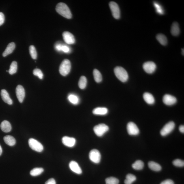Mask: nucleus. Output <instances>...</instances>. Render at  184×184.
Wrapping results in <instances>:
<instances>
[{
    "instance_id": "34",
    "label": "nucleus",
    "mask_w": 184,
    "mask_h": 184,
    "mask_svg": "<svg viewBox=\"0 0 184 184\" xmlns=\"http://www.w3.org/2000/svg\"><path fill=\"white\" fill-rule=\"evenodd\" d=\"M33 75L38 77L39 79H42L43 78V74L40 69H35L33 70Z\"/></svg>"
},
{
    "instance_id": "30",
    "label": "nucleus",
    "mask_w": 184,
    "mask_h": 184,
    "mask_svg": "<svg viewBox=\"0 0 184 184\" xmlns=\"http://www.w3.org/2000/svg\"><path fill=\"white\" fill-rule=\"evenodd\" d=\"M17 63L16 61H13L11 64L10 69L8 71L9 74L11 75H12L16 73L17 71Z\"/></svg>"
},
{
    "instance_id": "39",
    "label": "nucleus",
    "mask_w": 184,
    "mask_h": 184,
    "mask_svg": "<svg viewBox=\"0 0 184 184\" xmlns=\"http://www.w3.org/2000/svg\"><path fill=\"white\" fill-rule=\"evenodd\" d=\"M5 16L2 12H0V26L2 25L5 22Z\"/></svg>"
},
{
    "instance_id": "36",
    "label": "nucleus",
    "mask_w": 184,
    "mask_h": 184,
    "mask_svg": "<svg viewBox=\"0 0 184 184\" xmlns=\"http://www.w3.org/2000/svg\"><path fill=\"white\" fill-rule=\"evenodd\" d=\"M154 5L156 9V12L158 14H164V11L160 5L157 3H154Z\"/></svg>"
},
{
    "instance_id": "33",
    "label": "nucleus",
    "mask_w": 184,
    "mask_h": 184,
    "mask_svg": "<svg viewBox=\"0 0 184 184\" xmlns=\"http://www.w3.org/2000/svg\"><path fill=\"white\" fill-rule=\"evenodd\" d=\"M105 182L107 184H118L119 180L117 178L111 177L107 178Z\"/></svg>"
},
{
    "instance_id": "23",
    "label": "nucleus",
    "mask_w": 184,
    "mask_h": 184,
    "mask_svg": "<svg viewBox=\"0 0 184 184\" xmlns=\"http://www.w3.org/2000/svg\"><path fill=\"white\" fill-rule=\"evenodd\" d=\"M149 168L155 172H159L161 170V165L158 164L153 161H150L148 163Z\"/></svg>"
},
{
    "instance_id": "42",
    "label": "nucleus",
    "mask_w": 184,
    "mask_h": 184,
    "mask_svg": "<svg viewBox=\"0 0 184 184\" xmlns=\"http://www.w3.org/2000/svg\"><path fill=\"white\" fill-rule=\"evenodd\" d=\"M179 131L182 133H184V126L183 125L180 126L179 127Z\"/></svg>"
},
{
    "instance_id": "40",
    "label": "nucleus",
    "mask_w": 184,
    "mask_h": 184,
    "mask_svg": "<svg viewBox=\"0 0 184 184\" xmlns=\"http://www.w3.org/2000/svg\"><path fill=\"white\" fill-rule=\"evenodd\" d=\"M160 184H174V182L170 179H167L162 182Z\"/></svg>"
},
{
    "instance_id": "35",
    "label": "nucleus",
    "mask_w": 184,
    "mask_h": 184,
    "mask_svg": "<svg viewBox=\"0 0 184 184\" xmlns=\"http://www.w3.org/2000/svg\"><path fill=\"white\" fill-rule=\"evenodd\" d=\"M172 164L174 166L177 167H182L184 166V162L181 160L177 159L172 162Z\"/></svg>"
},
{
    "instance_id": "2",
    "label": "nucleus",
    "mask_w": 184,
    "mask_h": 184,
    "mask_svg": "<svg viewBox=\"0 0 184 184\" xmlns=\"http://www.w3.org/2000/svg\"><path fill=\"white\" fill-rule=\"evenodd\" d=\"M114 73L116 77L122 82H126L128 81L129 76L127 72L123 68L117 67L114 69Z\"/></svg>"
},
{
    "instance_id": "41",
    "label": "nucleus",
    "mask_w": 184,
    "mask_h": 184,
    "mask_svg": "<svg viewBox=\"0 0 184 184\" xmlns=\"http://www.w3.org/2000/svg\"><path fill=\"white\" fill-rule=\"evenodd\" d=\"M45 184H56V182L53 178H51L46 182Z\"/></svg>"
},
{
    "instance_id": "11",
    "label": "nucleus",
    "mask_w": 184,
    "mask_h": 184,
    "mask_svg": "<svg viewBox=\"0 0 184 184\" xmlns=\"http://www.w3.org/2000/svg\"><path fill=\"white\" fill-rule=\"evenodd\" d=\"M16 94L18 101L20 103L23 102L25 97V91L23 87L20 85H18L16 89Z\"/></svg>"
},
{
    "instance_id": "21",
    "label": "nucleus",
    "mask_w": 184,
    "mask_h": 184,
    "mask_svg": "<svg viewBox=\"0 0 184 184\" xmlns=\"http://www.w3.org/2000/svg\"><path fill=\"white\" fill-rule=\"evenodd\" d=\"M108 110L105 107H97L94 109L92 113L94 115H105L107 114Z\"/></svg>"
},
{
    "instance_id": "3",
    "label": "nucleus",
    "mask_w": 184,
    "mask_h": 184,
    "mask_svg": "<svg viewBox=\"0 0 184 184\" xmlns=\"http://www.w3.org/2000/svg\"><path fill=\"white\" fill-rule=\"evenodd\" d=\"M71 69V64L68 59H65L62 61L59 67V71L61 75L66 76L70 73Z\"/></svg>"
},
{
    "instance_id": "19",
    "label": "nucleus",
    "mask_w": 184,
    "mask_h": 184,
    "mask_svg": "<svg viewBox=\"0 0 184 184\" xmlns=\"http://www.w3.org/2000/svg\"><path fill=\"white\" fill-rule=\"evenodd\" d=\"M171 33L173 36H177L180 34V29L177 22H174L172 24L171 28Z\"/></svg>"
},
{
    "instance_id": "27",
    "label": "nucleus",
    "mask_w": 184,
    "mask_h": 184,
    "mask_svg": "<svg viewBox=\"0 0 184 184\" xmlns=\"http://www.w3.org/2000/svg\"><path fill=\"white\" fill-rule=\"evenodd\" d=\"M93 75L95 81L99 83L102 81V77L101 73L98 70L95 69L93 71Z\"/></svg>"
},
{
    "instance_id": "25",
    "label": "nucleus",
    "mask_w": 184,
    "mask_h": 184,
    "mask_svg": "<svg viewBox=\"0 0 184 184\" xmlns=\"http://www.w3.org/2000/svg\"><path fill=\"white\" fill-rule=\"evenodd\" d=\"M69 101L74 105H77L79 104V99L78 96L75 94H71L68 96Z\"/></svg>"
},
{
    "instance_id": "26",
    "label": "nucleus",
    "mask_w": 184,
    "mask_h": 184,
    "mask_svg": "<svg viewBox=\"0 0 184 184\" xmlns=\"http://www.w3.org/2000/svg\"><path fill=\"white\" fill-rule=\"evenodd\" d=\"M144 163L141 160H137L132 165V167L134 170H142L144 168Z\"/></svg>"
},
{
    "instance_id": "5",
    "label": "nucleus",
    "mask_w": 184,
    "mask_h": 184,
    "mask_svg": "<svg viewBox=\"0 0 184 184\" xmlns=\"http://www.w3.org/2000/svg\"><path fill=\"white\" fill-rule=\"evenodd\" d=\"M29 144L30 147L34 151L40 152L43 150V147L41 144L35 139H30Z\"/></svg>"
},
{
    "instance_id": "16",
    "label": "nucleus",
    "mask_w": 184,
    "mask_h": 184,
    "mask_svg": "<svg viewBox=\"0 0 184 184\" xmlns=\"http://www.w3.org/2000/svg\"><path fill=\"white\" fill-rule=\"evenodd\" d=\"M1 96L2 98L5 103L9 105H12L13 101L9 96L8 92L5 90H2L1 91Z\"/></svg>"
},
{
    "instance_id": "4",
    "label": "nucleus",
    "mask_w": 184,
    "mask_h": 184,
    "mask_svg": "<svg viewBox=\"0 0 184 184\" xmlns=\"http://www.w3.org/2000/svg\"><path fill=\"white\" fill-rule=\"evenodd\" d=\"M109 130L108 126L105 124H100L94 127V131L98 136L101 137Z\"/></svg>"
},
{
    "instance_id": "14",
    "label": "nucleus",
    "mask_w": 184,
    "mask_h": 184,
    "mask_svg": "<svg viewBox=\"0 0 184 184\" xmlns=\"http://www.w3.org/2000/svg\"><path fill=\"white\" fill-rule=\"evenodd\" d=\"M62 142L65 146L68 147H73L76 144V139L73 137L64 136L62 139Z\"/></svg>"
},
{
    "instance_id": "17",
    "label": "nucleus",
    "mask_w": 184,
    "mask_h": 184,
    "mask_svg": "<svg viewBox=\"0 0 184 184\" xmlns=\"http://www.w3.org/2000/svg\"><path fill=\"white\" fill-rule=\"evenodd\" d=\"M1 128L2 131L5 133L10 132L12 129V127L10 123L8 121H3L1 124Z\"/></svg>"
},
{
    "instance_id": "24",
    "label": "nucleus",
    "mask_w": 184,
    "mask_h": 184,
    "mask_svg": "<svg viewBox=\"0 0 184 184\" xmlns=\"http://www.w3.org/2000/svg\"><path fill=\"white\" fill-rule=\"evenodd\" d=\"M156 38L162 45H166L168 43V39L166 36L162 34H159L156 36Z\"/></svg>"
},
{
    "instance_id": "12",
    "label": "nucleus",
    "mask_w": 184,
    "mask_h": 184,
    "mask_svg": "<svg viewBox=\"0 0 184 184\" xmlns=\"http://www.w3.org/2000/svg\"><path fill=\"white\" fill-rule=\"evenodd\" d=\"M62 36L65 42L67 44H72L75 43V38L71 33L68 31H65L63 33Z\"/></svg>"
},
{
    "instance_id": "6",
    "label": "nucleus",
    "mask_w": 184,
    "mask_h": 184,
    "mask_svg": "<svg viewBox=\"0 0 184 184\" xmlns=\"http://www.w3.org/2000/svg\"><path fill=\"white\" fill-rule=\"evenodd\" d=\"M113 16L116 19H118L120 18V14L119 8L116 3L114 1H111L109 3Z\"/></svg>"
},
{
    "instance_id": "7",
    "label": "nucleus",
    "mask_w": 184,
    "mask_h": 184,
    "mask_svg": "<svg viewBox=\"0 0 184 184\" xmlns=\"http://www.w3.org/2000/svg\"><path fill=\"white\" fill-rule=\"evenodd\" d=\"M175 127V124L173 122H170L165 124L161 130L160 134L162 136H166L173 130Z\"/></svg>"
},
{
    "instance_id": "29",
    "label": "nucleus",
    "mask_w": 184,
    "mask_h": 184,
    "mask_svg": "<svg viewBox=\"0 0 184 184\" xmlns=\"http://www.w3.org/2000/svg\"><path fill=\"white\" fill-rule=\"evenodd\" d=\"M87 80L86 77L84 76H81L80 78L79 82V88L82 90L84 89L86 86Z\"/></svg>"
},
{
    "instance_id": "38",
    "label": "nucleus",
    "mask_w": 184,
    "mask_h": 184,
    "mask_svg": "<svg viewBox=\"0 0 184 184\" xmlns=\"http://www.w3.org/2000/svg\"><path fill=\"white\" fill-rule=\"evenodd\" d=\"M63 44L60 43H57L55 44V48L56 50L57 51L61 52V48Z\"/></svg>"
},
{
    "instance_id": "1",
    "label": "nucleus",
    "mask_w": 184,
    "mask_h": 184,
    "mask_svg": "<svg viewBox=\"0 0 184 184\" xmlns=\"http://www.w3.org/2000/svg\"><path fill=\"white\" fill-rule=\"evenodd\" d=\"M56 10L59 14L65 18L68 19H70L72 18L71 12L65 3H58L56 5Z\"/></svg>"
},
{
    "instance_id": "18",
    "label": "nucleus",
    "mask_w": 184,
    "mask_h": 184,
    "mask_svg": "<svg viewBox=\"0 0 184 184\" xmlns=\"http://www.w3.org/2000/svg\"><path fill=\"white\" fill-rule=\"evenodd\" d=\"M15 47L16 45L14 42H11L9 44L6 49H5V51L3 52V56L4 57H6L7 55L12 53L14 51V49H15Z\"/></svg>"
},
{
    "instance_id": "22",
    "label": "nucleus",
    "mask_w": 184,
    "mask_h": 184,
    "mask_svg": "<svg viewBox=\"0 0 184 184\" xmlns=\"http://www.w3.org/2000/svg\"><path fill=\"white\" fill-rule=\"evenodd\" d=\"M3 139H4L5 143L7 145L10 146H14L16 144V139L12 136H5L3 138Z\"/></svg>"
},
{
    "instance_id": "9",
    "label": "nucleus",
    "mask_w": 184,
    "mask_h": 184,
    "mask_svg": "<svg viewBox=\"0 0 184 184\" xmlns=\"http://www.w3.org/2000/svg\"><path fill=\"white\" fill-rule=\"evenodd\" d=\"M156 65L152 61H147L144 63L143 68L145 71L148 74H152L155 72L156 69Z\"/></svg>"
},
{
    "instance_id": "44",
    "label": "nucleus",
    "mask_w": 184,
    "mask_h": 184,
    "mask_svg": "<svg viewBox=\"0 0 184 184\" xmlns=\"http://www.w3.org/2000/svg\"><path fill=\"white\" fill-rule=\"evenodd\" d=\"M182 54H183V55H184V49H182Z\"/></svg>"
},
{
    "instance_id": "43",
    "label": "nucleus",
    "mask_w": 184,
    "mask_h": 184,
    "mask_svg": "<svg viewBox=\"0 0 184 184\" xmlns=\"http://www.w3.org/2000/svg\"><path fill=\"white\" fill-rule=\"evenodd\" d=\"M2 153V148L1 145H0V155H1Z\"/></svg>"
},
{
    "instance_id": "20",
    "label": "nucleus",
    "mask_w": 184,
    "mask_h": 184,
    "mask_svg": "<svg viewBox=\"0 0 184 184\" xmlns=\"http://www.w3.org/2000/svg\"><path fill=\"white\" fill-rule=\"evenodd\" d=\"M143 98L145 101L149 105H152L155 103V98L152 94L149 93H145L143 94Z\"/></svg>"
},
{
    "instance_id": "10",
    "label": "nucleus",
    "mask_w": 184,
    "mask_h": 184,
    "mask_svg": "<svg viewBox=\"0 0 184 184\" xmlns=\"http://www.w3.org/2000/svg\"><path fill=\"white\" fill-rule=\"evenodd\" d=\"M127 130L128 134L131 135H136L139 134V129L134 123L129 122L127 124Z\"/></svg>"
},
{
    "instance_id": "32",
    "label": "nucleus",
    "mask_w": 184,
    "mask_h": 184,
    "mask_svg": "<svg viewBox=\"0 0 184 184\" xmlns=\"http://www.w3.org/2000/svg\"><path fill=\"white\" fill-rule=\"evenodd\" d=\"M29 53L33 59H36L37 56V54L36 48L33 45L30 46L29 48Z\"/></svg>"
},
{
    "instance_id": "8",
    "label": "nucleus",
    "mask_w": 184,
    "mask_h": 184,
    "mask_svg": "<svg viewBox=\"0 0 184 184\" xmlns=\"http://www.w3.org/2000/svg\"><path fill=\"white\" fill-rule=\"evenodd\" d=\"M89 158L92 162L98 164L100 162L101 159V155L98 150L94 149L90 151L89 154Z\"/></svg>"
},
{
    "instance_id": "37",
    "label": "nucleus",
    "mask_w": 184,
    "mask_h": 184,
    "mask_svg": "<svg viewBox=\"0 0 184 184\" xmlns=\"http://www.w3.org/2000/svg\"><path fill=\"white\" fill-rule=\"evenodd\" d=\"M61 52L66 53H69L70 52V48L68 46L63 44L61 48Z\"/></svg>"
},
{
    "instance_id": "31",
    "label": "nucleus",
    "mask_w": 184,
    "mask_h": 184,
    "mask_svg": "<svg viewBox=\"0 0 184 184\" xmlns=\"http://www.w3.org/2000/svg\"><path fill=\"white\" fill-rule=\"evenodd\" d=\"M44 171L42 168H35L33 169L30 172V174L33 176H36L40 175Z\"/></svg>"
},
{
    "instance_id": "15",
    "label": "nucleus",
    "mask_w": 184,
    "mask_h": 184,
    "mask_svg": "<svg viewBox=\"0 0 184 184\" xmlns=\"http://www.w3.org/2000/svg\"><path fill=\"white\" fill-rule=\"evenodd\" d=\"M70 168L75 173L77 174H81L82 173V170L78 164L74 161H71L69 163Z\"/></svg>"
},
{
    "instance_id": "28",
    "label": "nucleus",
    "mask_w": 184,
    "mask_h": 184,
    "mask_svg": "<svg viewBox=\"0 0 184 184\" xmlns=\"http://www.w3.org/2000/svg\"><path fill=\"white\" fill-rule=\"evenodd\" d=\"M135 176L132 174H128L126 176V179L124 180L125 184H132L136 180Z\"/></svg>"
},
{
    "instance_id": "13",
    "label": "nucleus",
    "mask_w": 184,
    "mask_h": 184,
    "mask_svg": "<svg viewBox=\"0 0 184 184\" xmlns=\"http://www.w3.org/2000/svg\"><path fill=\"white\" fill-rule=\"evenodd\" d=\"M163 101L165 105H172L176 103L177 100L174 96L170 94H167L163 96Z\"/></svg>"
}]
</instances>
